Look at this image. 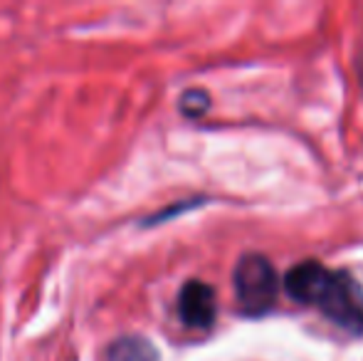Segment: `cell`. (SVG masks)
I'll use <instances>...</instances> for the list:
<instances>
[{
  "mask_svg": "<svg viewBox=\"0 0 363 361\" xmlns=\"http://www.w3.org/2000/svg\"><path fill=\"white\" fill-rule=\"evenodd\" d=\"M284 289L296 302L314 304L346 332L363 334V287L351 274L334 272L316 260H304L287 272Z\"/></svg>",
  "mask_w": 363,
  "mask_h": 361,
  "instance_id": "6da1fadb",
  "label": "cell"
},
{
  "mask_svg": "<svg viewBox=\"0 0 363 361\" xmlns=\"http://www.w3.org/2000/svg\"><path fill=\"white\" fill-rule=\"evenodd\" d=\"M235 294L238 304L245 314L259 317L264 314L277 299L279 279L272 262L262 255H242L235 265Z\"/></svg>",
  "mask_w": 363,
  "mask_h": 361,
  "instance_id": "7a4b0ae2",
  "label": "cell"
},
{
  "mask_svg": "<svg viewBox=\"0 0 363 361\" xmlns=\"http://www.w3.org/2000/svg\"><path fill=\"white\" fill-rule=\"evenodd\" d=\"M178 314H181L183 324H188V327L208 329L216 322L218 314L216 289L208 282H201V279L186 282L181 294H178Z\"/></svg>",
  "mask_w": 363,
  "mask_h": 361,
  "instance_id": "3957f363",
  "label": "cell"
},
{
  "mask_svg": "<svg viewBox=\"0 0 363 361\" xmlns=\"http://www.w3.org/2000/svg\"><path fill=\"white\" fill-rule=\"evenodd\" d=\"M106 361H158L151 342L141 337H124L114 342L106 352Z\"/></svg>",
  "mask_w": 363,
  "mask_h": 361,
  "instance_id": "277c9868",
  "label": "cell"
},
{
  "mask_svg": "<svg viewBox=\"0 0 363 361\" xmlns=\"http://www.w3.org/2000/svg\"><path fill=\"white\" fill-rule=\"evenodd\" d=\"M208 106H211V96H208L203 89L186 91V94H183V99H181V111L186 116H201V114H206Z\"/></svg>",
  "mask_w": 363,
  "mask_h": 361,
  "instance_id": "5b68a950",
  "label": "cell"
}]
</instances>
